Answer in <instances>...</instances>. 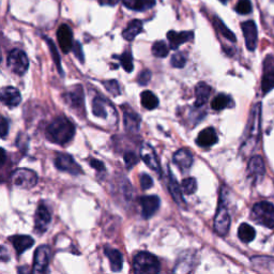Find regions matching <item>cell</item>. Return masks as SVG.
Masks as SVG:
<instances>
[{
  "label": "cell",
  "mask_w": 274,
  "mask_h": 274,
  "mask_svg": "<svg viewBox=\"0 0 274 274\" xmlns=\"http://www.w3.org/2000/svg\"><path fill=\"white\" fill-rule=\"evenodd\" d=\"M46 135L52 143L66 145L74 137L75 126L70 120L60 116L49 125L46 130Z\"/></svg>",
  "instance_id": "obj_1"
},
{
  "label": "cell",
  "mask_w": 274,
  "mask_h": 274,
  "mask_svg": "<svg viewBox=\"0 0 274 274\" xmlns=\"http://www.w3.org/2000/svg\"><path fill=\"white\" fill-rule=\"evenodd\" d=\"M18 274H33V271L29 270V268L27 266H22L17 269Z\"/></svg>",
  "instance_id": "obj_48"
},
{
  "label": "cell",
  "mask_w": 274,
  "mask_h": 274,
  "mask_svg": "<svg viewBox=\"0 0 274 274\" xmlns=\"http://www.w3.org/2000/svg\"><path fill=\"white\" fill-rule=\"evenodd\" d=\"M230 227V215L228 212L227 206L225 204L224 194H221L219 208L214 219V230L220 236H225L228 234Z\"/></svg>",
  "instance_id": "obj_5"
},
{
  "label": "cell",
  "mask_w": 274,
  "mask_h": 274,
  "mask_svg": "<svg viewBox=\"0 0 274 274\" xmlns=\"http://www.w3.org/2000/svg\"><path fill=\"white\" fill-rule=\"evenodd\" d=\"M108 110H113V112H115L113 105H110L106 100L100 98V97L93 99L92 112L94 116H97V117H100V118H107Z\"/></svg>",
  "instance_id": "obj_22"
},
{
  "label": "cell",
  "mask_w": 274,
  "mask_h": 274,
  "mask_svg": "<svg viewBox=\"0 0 274 274\" xmlns=\"http://www.w3.org/2000/svg\"><path fill=\"white\" fill-rule=\"evenodd\" d=\"M139 204L141 206V214L145 219H149L159 210L161 200L154 195H148V196H141L139 198Z\"/></svg>",
  "instance_id": "obj_11"
},
{
  "label": "cell",
  "mask_w": 274,
  "mask_h": 274,
  "mask_svg": "<svg viewBox=\"0 0 274 274\" xmlns=\"http://www.w3.org/2000/svg\"><path fill=\"white\" fill-rule=\"evenodd\" d=\"M140 157L151 171H154L160 175V173H161V165H160L159 159H157L154 149L152 148V147L149 144H144L143 146H141Z\"/></svg>",
  "instance_id": "obj_10"
},
{
  "label": "cell",
  "mask_w": 274,
  "mask_h": 274,
  "mask_svg": "<svg viewBox=\"0 0 274 274\" xmlns=\"http://www.w3.org/2000/svg\"><path fill=\"white\" fill-rule=\"evenodd\" d=\"M98 1L103 6H116L119 2V0H98Z\"/></svg>",
  "instance_id": "obj_47"
},
{
  "label": "cell",
  "mask_w": 274,
  "mask_h": 274,
  "mask_svg": "<svg viewBox=\"0 0 274 274\" xmlns=\"http://www.w3.org/2000/svg\"><path fill=\"white\" fill-rule=\"evenodd\" d=\"M45 41H46L47 45H49V49H50V51H51V56H52V60H54L55 65H56V67H57V68H58V71L60 72V74H62L60 56H59V54H58V51H57V49H56L54 42L51 41L49 38H45Z\"/></svg>",
  "instance_id": "obj_36"
},
{
  "label": "cell",
  "mask_w": 274,
  "mask_h": 274,
  "mask_svg": "<svg viewBox=\"0 0 274 274\" xmlns=\"http://www.w3.org/2000/svg\"><path fill=\"white\" fill-rule=\"evenodd\" d=\"M236 11L242 15L251 13L252 12L251 0H239L236 6Z\"/></svg>",
  "instance_id": "obj_38"
},
{
  "label": "cell",
  "mask_w": 274,
  "mask_h": 274,
  "mask_svg": "<svg viewBox=\"0 0 274 274\" xmlns=\"http://www.w3.org/2000/svg\"><path fill=\"white\" fill-rule=\"evenodd\" d=\"M51 215L50 210L47 209L45 205L41 204L35 212V219H34V228L38 233L42 234L45 233L49 225L51 224Z\"/></svg>",
  "instance_id": "obj_12"
},
{
  "label": "cell",
  "mask_w": 274,
  "mask_h": 274,
  "mask_svg": "<svg viewBox=\"0 0 274 274\" xmlns=\"http://www.w3.org/2000/svg\"><path fill=\"white\" fill-rule=\"evenodd\" d=\"M168 187H170V191L173 200L179 205V206H184L186 202L182 197V188H180V184L178 183L177 179L173 176V173L170 171V180H168Z\"/></svg>",
  "instance_id": "obj_26"
},
{
  "label": "cell",
  "mask_w": 274,
  "mask_h": 274,
  "mask_svg": "<svg viewBox=\"0 0 274 274\" xmlns=\"http://www.w3.org/2000/svg\"><path fill=\"white\" fill-rule=\"evenodd\" d=\"M213 25H214L215 29H217L225 39H227L231 42H236V35L231 33V30H229L227 27H226V25L222 22V19H220L218 17H214Z\"/></svg>",
  "instance_id": "obj_33"
},
{
  "label": "cell",
  "mask_w": 274,
  "mask_h": 274,
  "mask_svg": "<svg viewBox=\"0 0 274 274\" xmlns=\"http://www.w3.org/2000/svg\"><path fill=\"white\" fill-rule=\"evenodd\" d=\"M141 30H143V23L138 19H134L126 26L122 33V36L126 41H133L135 36L141 33Z\"/></svg>",
  "instance_id": "obj_28"
},
{
  "label": "cell",
  "mask_w": 274,
  "mask_h": 274,
  "mask_svg": "<svg viewBox=\"0 0 274 274\" xmlns=\"http://www.w3.org/2000/svg\"><path fill=\"white\" fill-rule=\"evenodd\" d=\"M73 51H74L75 56L78 58L82 63L84 62V52H83V49L80 42H74V45H73Z\"/></svg>",
  "instance_id": "obj_44"
},
{
  "label": "cell",
  "mask_w": 274,
  "mask_h": 274,
  "mask_svg": "<svg viewBox=\"0 0 274 274\" xmlns=\"http://www.w3.org/2000/svg\"><path fill=\"white\" fill-rule=\"evenodd\" d=\"M211 94V87L206 83H198L196 88H195V97H196V101H195V107L200 108L207 103L208 99Z\"/></svg>",
  "instance_id": "obj_24"
},
{
  "label": "cell",
  "mask_w": 274,
  "mask_h": 274,
  "mask_svg": "<svg viewBox=\"0 0 274 274\" xmlns=\"http://www.w3.org/2000/svg\"><path fill=\"white\" fill-rule=\"evenodd\" d=\"M150 80H151V72L149 70L143 71L138 75V77H137V82H138L140 86L147 85V84L150 82Z\"/></svg>",
  "instance_id": "obj_42"
},
{
  "label": "cell",
  "mask_w": 274,
  "mask_h": 274,
  "mask_svg": "<svg viewBox=\"0 0 274 274\" xmlns=\"http://www.w3.org/2000/svg\"><path fill=\"white\" fill-rule=\"evenodd\" d=\"M9 259V256L7 254V250H6V247L2 246L1 247V260L2 261H7Z\"/></svg>",
  "instance_id": "obj_49"
},
{
  "label": "cell",
  "mask_w": 274,
  "mask_h": 274,
  "mask_svg": "<svg viewBox=\"0 0 274 274\" xmlns=\"http://www.w3.org/2000/svg\"><path fill=\"white\" fill-rule=\"evenodd\" d=\"M231 103H233V101H231V98L229 96H226L224 93H220L212 100L211 107L214 110H222L229 107Z\"/></svg>",
  "instance_id": "obj_32"
},
{
  "label": "cell",
  "mask_w": 274,
  "mask_h": 274,
  "mask_svg": "<svg viewBox=\"0 0 274 274\" xmlns=\"http://www.w3.org/2000/svg\"><path fill=\"white\" fill-rule=\"evenodd\" d=\"M218 134L213 128H207L200 132L196 144L203 148H207V147H211L214 144L218 143Z\"/></svg>",
  "instance_id": "obj_20"
},
{
  "label": "cell",
  "mask_w": 274,
  "mask_h": 274,
  "mask_svg": "<svg viewBox=\"0 0 274 274\" xmlns=\"http://www.w3.org/2000/svg\"><path fill=\"white\" fill-rule=\"evenodd\" d=\"M133 270L135 274H159L160 261L151 253L139 252L133 259Z\"/></svg>",
  "instance_id": "obj_2"
},
{
  "label": "cell",
  "mask_w": 274,
  "mask_h": 274,
  "mask_svg": "<svg viewBox=\"0 0 274 274\" xmlns=\"http://www.w3.org/2000/svg\"><path fill=\"white\" fill-rule=\"evenodd\" d=\"M22 101V96L14 87H4L1 90V102L9 107H15Z\"/></svg>",
  "instance_id": "obj_18"
},
{
  "label": "cell",
  "mask_w": 274,
  "mask_h": 274,
  "mask_svg": "<svg viewBox=\"0 0 274 274\" xmlns=\"http://www.w3.org/2000/svg\"><path fill=\"white\" fill-rule=\"evenodd\" d=\"M105 255L107 256L109 263H110V268L114 272H119L121 271L123 266V256L121 254V252L113 249V247L106 246L105 247Z\"/></svg>",
  "instance_id": "obj_21"
},
{
  "label": "cell",
  "mask_w": 274,
  "mask_h": 274,
  "mask_svg": "<svg viewBox=\"0 0 274 274\" xmlns=\"http://www.w3.org/2000/svg\"><path fill=\"white\" fill-rule=\"evenodd\" d=\"M171 63V66L173 68H183L184 66H186L187 58H186V56L182 54V52H177V54L172 55Z\"/></svg>",
  "instance_id": "obj_40"
},
{
  "label": "cell",
  "mask_w": 274,
  "mask_h": 274,
  "mask_svg": "<svg viewBox=\"0 0 274 274\" xmlns=\"http://www.w3.org/2000/svg\"><path fill=\"white\" fill-rule=\"evenodd\" d=\"M260 118H261V107L260 104H256L252 109L249 126H247L245 146L250 145L254 147L257 144L260 133ZM243 145V146H244Z\"/></svg>",
  "instance_id": "obj_4"
},
{
  "label": "cell",
  "mask_w": 274,
  "mask_h": 274,
  "mask_svg": "<svg viewBox=\"0 0 274 274\" xmlns=\"http://www.w3.org/2000/svg\"><path fill=\"white\" fill-rule=\"evenodd\" d=\"M220 1H221V2H223V3H226V2L228 1V0H220Z\"/></svg>",
  "instance_id": "obj_50"
},
{
  "label": "cell",
  "mask_w": 274,
  "mask_h": 274,
  "mask_svg": "<svg viewBox=\"0 0 274 274\" xmlns=\"http://www.w3.org/2000/svg\"><path fill=\"white\" fill-rule=\"evenodd\" d=\"M140 186L143 188V189H148L154 186V180H152V178L149 175L143 173V175L140 176Z\"/></svg>",
  "instance_id": "obj_43"
},
{
  "label": "cell",
  "mask_w": 274,
  "mask_h": 274,
  "mask_svg": "<svg viewBox=\"0 0 274 274\" xmlns=\"http://www.w3.org/2000/svg\"><path fill=\"white\" fill-rule=\"evenodd\" d=\"M194 36L193 31H182V33H176V31L171 30L167 33V39L170 41L171 49L177 50L179 46L186 43V42L191 41Z\"/></svg>",
  "instance_id": "obj_17"
},
{
  "label": "cell",
  "mask_w": 274,
  "mask_h": 274,
  "mask_svg": "<svg viewBox=\"0 0 274 274\" xmlns=\"http://www.w3.org/2000/svg\"><path fill=\"white\" fill-rule=\"evenodd\" d=\"M261 88L265 93L271 91L274 88V68L273 66H269L267 63H265V74L262 77Z\"/></svg>",
  "instance_id": "obj_29"
},
{
  "label": "cell",
  "mask_w": 274,
  "mask_h": 274,
  "mask_svg": "<svg viewBox=\"0 0 274 274\" xmlns=\"http://www.w3.org/2000/svg\"><path fill=\"white\" fill-rule=\"evenodd\" d=\"M51 250L47 245H41L34 253L33 274H49Z\"/></svg>",
  "instance_id": "obj_8"
},
{
  "label": "cell",
  "mask_w": 274,
  "mask_h": 274,
  "mask_svg": "<svg viewBox=\"0 0 274 274\" xmlns=\"http://www.w3.org/2000/svg\"><path fill=\"white\" fill-rule=\"evenodd\" d=\"M168 51H170V49L164 41H157L152 45V54L155 57L164 58L168 55Z\"/></svg>",
  "instance_id": "obj_34"
},
{
  "label": "cell",
  "mask_w": 274,
  "mask_h": 274,
  "mask_svg": "<svg viewBox=\"0 0 274 274\" xmlns=\"http://www.w3.org/2000/svg\"><path fill=\"white\" fill-rule=\"evenodd\" d=\"M172 161L182 172H187L193 164V155L191 151L186 148H182L175 152Z\"/></svg>",
  "instance_id": "obj_16"
},
{
  "label": "cell",
  "mask_w": 274,
  "mask_h": 274,
  "mask_svg": "<svg viewBox=\"0 0 274 274\" xmlns=\"http://www.w3.org/2000/svg\"><path fill=\"white\" fill-rule=\"evenodd\" d=\"M103 85L104 87L106 88V90L109 92V93H112L113 96L115 97H117L119 96V94L121 93L120 91V86H119V84L117 81H107V82H104L103 83Z\"/></svg>",
  "instance_id": "obj_39"
},
{
  "label": "cell",
  "mask_w": 274,
  "mask_h": 274,
  "mask_svg": "<svg viewBox=\"0 0 274 274\" xmlns=\"http://www.w3.org/2000/svg\"><path fill=\"white\" fill-rule=\"evenodd\" d=\"M140 101H141V105H143L146 109L152 110L159 106V99H157L154 93H152L151 91L148 90H146L141 93Z\"/></svg>",
  "instance_id": "obj_30"
},
{
  "label": "cell",
  "mask_w": 274,
  "mask_h": 274,
  "mask_svg": "<svg viewBox=\"0 0 274 274\" xmlns=\"http://www.w3.org/2000/svg\"><path fill=\"white\" fill-rule=\"evenodd\" d=\"M119 60L122 65L123 68L126 72H132L133 71V58H132V54L130 51H124L122 55L119 57Z\"/></svg>",
  "instance_id": "obj_37"
},
{
  "label": "cell",
  "mask_w": 274,
  "mask_h": 274,
  "mask_svg": "<svg viewBox=\"0 0 274 274\" xmlns=\"http://www.w3.org/2000/svg\"><path fill=\"white\" fill-rule=\"evenodd\" d=\"M57 39L59 42L60 49L63 52H68L73 50V34L71 28L68 25H61L57 30Z\"/></svg>",
  "instance_id": "obj_14"
},
{
  "label": "cell",
  "mask_w": 274,
  "mask_h": 274,
  "mask_svg": "<svg viewBox=\"0 0 274 274\" xmlns=\"http://www.w3.org/2000/svg\"><path fill=\"white\" fill-rule=\"evenodd\" d=\"M249 173L254 179H260L265 175V163L262 157L253 156L249 163Z\"/></svg>",
  "instance_id": "obj_25"
},
{
  "label": "cell",
  "mask_w": 274,
  "mask_h": 274,
  "mask_svg": "<svg viewBox=\"0 0 274 274\" xmlns=\"http://www.w3.org/2000/svg\"><path fill=\"white\" fill-rule=\"evenodd\" d=\"M9 132V123H8V120L2 117L1 118V125H0V133H1V137L4 138V137L7 136Z\"/></svg>",
  "instance_id": "obj_45"
},
{
  "label": "cell",
  "mask_w": 274,
  "mask_h": 274,
  "mask_svg": "<svg viewBox=\"0 0 274 274\" xmlns=\"http://www.w3.org/2000/svg\"><path fill=\"white\" fill-rule=\"evenodd\" d=\"M242 31L245 39V44L249 51H254L257 45V27L256 24L253 20H247V22L242 23L241 25Z\"/></svg>",
  "instance_id": "obj_15"
},
{
  "label": "cell",
  "mask_w": 274,
  "mask_h": 274,
  "mask_svg": "<svg viewBox=\"0 0 274 274\" xmlns=\"http://www.w3.org/2000/svg\"><path fill=\"white\" fill-rule=\"evenodd\" d=\"M124 7L133 11H147L154 7L155 0H122Z\"/></svg>",
  "instance_id": "obj_27"
},
{
  "label": "cell",
  "mask_w": 274,
  "mask_h": 274,
  "mask_svg": "<svg viewBox=\"0 0 274 274\" xmlns=\"http://www.w3.org/2000/svg\"><path fill=\"white\" fill-rule=\"evenodd\" d=\"M90 166L98 171H105V167H104L103 163L101 161L97 160V159H91L90 160Z\"/></svg>",
  "instance_id": "obj_46"
},
{
  "label": "cell",
  "mask_w": 274,
  "mask_h": 274,
  "mask_svg": "<svg viewBox=\"0 0 274 274\" xmlns=\"http://www.w3.org/2000/svg\"><path fill=\"white\" fill-rule=\"evenodd\" d=\"M252 219L268 228L274 227V206L268 202L256 204L252 210Z\"/></svg>",
  "instance_id": "obj_3"
},
{
  "label": "cell",
  "mask_w": 274,
  "mask_h": 274,
  "mask_svg": "<svg viewBox=\"0 0 274 274\" xmlns=\"http://www.w3.org/2000/svg\"><path fill=\"white\" fill-rule=\"evenodd\" d=\"M8 67L10 70L17 75H24L28 70L29 60L27 55L22 50L14 49L8 55Z\"/></svg>",
  "instance_id": "obj_6"
},
{
  "label": "cell",
  "mask_w": 274,
  "mask_h": 274,
  "mask_svg": "<svg viewBox=\"0 0 274 274\" xmlns=\"http://www.w3.org/2000/svg\"><path fill=\"white\" fill-rule=\"evenodd\" d=\"M181 188H182V191L186 193L187 195H192L195 192H196L197 189V182H196V179L195 178H187L184 179L181 183Z\"/></svg>",
  "instance_id": "obj_35"
},
{
  "label": "cell",
  "mask_w": 274,
  "mask_h": 274,
  "mask_svg": "<svg viewBox=\"0 0 274 274\" xmlns=\"http://www.w3.org/2000/svg\"><path fill=\"white\" fill-rule=\"evenodd\" d=\"M63 98L71 108L77 110V112L84 109V91L82 86H75L70 91H68Z\"/></svg>",
  "instance_id": "obj_13"
},
{
  "label": "cell",
  "mask_w": 274,
  "mask_h": 274,
  "mask_svg": "<svg viewBox=\"0 0 274 274\" xmlns=\"http://www.w3.org/2000/svg\"><path fill=\"white\" fill-rule=\"evenodd\" d=\"M12 183L14 187L23 189H30L38 183V176L31 170L19 168L12 173Z\"/></svg>",
  "instance_id": "obj_7"
},
{
  "label": "cell",
  "mask_w": 274,
  "mask_h": 274,
  "mask_svg": "<svg viewBox=\"0 0 274 274\" xmlns=\"http://www.w3.org/2000/svg\"><path fill=\"white\" fill-rule=\"evenodd\" d=\"M123 121H124V128L130 133H137L139 131L140 126V117L138 114L134 113L131 108L124 109L123 114Z\"/></svg>",
  "instance_id": "obj_19"
},
{
  "label": "cell",
  "mask_w": 274,
  "mask_h": 274,
  "mask_svg": "<svg viewBox=\"0 0 274 274\" xmlns=\"http://www.w3.org/2000/svg\"><path fill=\"white\" fill-rule=\"evenodd\" d=\"M55 166L61 171H66L71 175H80L83 172L81 166L77 164L71 155L66 154H58L55 157Z\"/></svg>",
  "instance_id": "obj_9"
},
{
  "label": "cell",
  "mask_w": 274,
  "mask_h": 274,
  "mask_svg": "<svg viewBox=\"0 0 274 274\" xmlns=\"http://www.w3.org/2000/svg\"><path fill=\"white\" fill-rule=\"evenodd\" d=\"M10 240H11L14 249L18 255L23 254L24 252L29 250L30 247L34 244V240L31 238L30 236H25V235L11 237Z\"/></svg>",
  "instance_id": "obj_23"
},
{
  "label": "cell",
  "mask_w": 274,
  "mask_h": 274,
  "mask_svg": "<svg viewBox=\"0 0 274 274\" xmlns=\"http://www.w3.org/2000/svg\"><path fill=\"white\" fill-rule=\"evenodd\" d=\"M137 162H138V159H137V155L133 152H126L124 154V163L128 170L133 168L137 164Z\"/></svg>",
  "instance_id": "obj_41"
},
{
  "label": "cell",
  "mask_w": 274,
  "mask_h": 274,
  "mask_svg": "<svg viewBox=\"0 0 274 274\" xmlns=\"http://www.w3.org/2000/svg\"><path fill=\"white\" fill-rule=\"evenodd\" d=\"M255 229L252 227L251 225L243 223L240 225V227L238 229V237L241 241L245 242V243H249V242L253 241L255 238Z\"/></svg>",
  "instance_id": "obj_31"
}]
</instances>
